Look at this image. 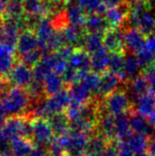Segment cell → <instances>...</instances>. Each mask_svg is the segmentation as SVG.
Returning <instances> with one entry per match:
<instances>
[{
	"instance_id": "obj_1",
	"label": "cell",
	"mask_w": 155,
	"mask_h": 156,
	"mask_svg": "<svg viewBox=\"0 0 155 156\" xmlns=\"http://www.w3.org/2000/svg\"><path fill=\"white\" fill-rule=\"evenodd\" d=\"M0 97L7 116L31 117L32 101L26 89L12 86L4 95Z\"/></svg>"
},
{
	"instance_id": "obj_2",
	"label": "cell",
	"mask_w": 155,
	"mask_h": 156,
	"mask_svg": "<svg viewBox=\"0 0 155 156\" xmlns=\"http://www.w3.org/2000/svg\"><path fill=\"white\" fill-rule=\"evenodd\" d=\"M101 102L103 112L115 117L129 114L135 109V104L129 95V90L123 85L102 99Z\"/></svg>"
},
{
	"instance_id": "obj_3",
	"label": "cell",
	"mask_w": 155,
	"mask_h": 156,
	"mask_svg": "<svg viewBox=\"0 0 155 156\" xmlns=\"http://www.w3.org/2000/svg\"><path fill=\"white\" fill-rule=\"evenodd\" d=\"M32 141L35 145L48 148L56 138L52 127L48 119L31 118Z\"/></svg>"
},
{
	"instance_id": "obj_4",
	"label": "cell",
	"mask_w": 155,
	"mask_h": 156,
	"mask_svg": "<svg viewBox=\"0 0 155 156\" xmlns=\"http://www.w3.org/2000/svg\"><path fill=\"white\" fill-rule=\"evenodd\" d=\"M6 79L12 86L26 89L35 79L33 68L17 59Z\"/></svg>"
},
{
	"instance_id": "obj_5",
	"label": "cell",
	"mask_w": 155,
	"mask_h": 156,
	"mask_svg": "<svg viewBox=\"0 0 155 156\" xmlns=\"http://www.w3.org/2000/svg\"><path fill=\"white\" fill-rule=\"evenodd\" d=\"M33 30L35 31L36 36L37 37L39 48L43 51L45 56H47L48 55V46L57 32V29L52 22L51 17L48 16V17H44V18L38 20L36 23Z\"/></svg>"
},
{
	"instance_id": "obj_6",
	"label": "cell",
	"mask_w": 155,
	"mask_h": 156,
	"mask_svg": "<svg viewBox=\"0 0 155 156\" xmlns=\"http://www.w3.org/2000/svg\"><path fill=\"white\" fill-rule=\"evenodd\" d=\"M68 61L69 67L79 72L82 77H84L85 74L91 69V56L81 46L73 48L71 54L68 58Z\"/></svg>"
},
{
	"instance_id": "obj_7",
	"label": "cell",
	"mask_w": 155,
	"mask_h": 156,
	"mask_svg": "<svg viewBox=\"0 0 155 156\" xmlns=\"http://www.w3.org/2000/svg\"><path fill=\"white\" fill-rule=\"evenodd\" d=\"M131 3L120 6L108 7L106 9L104 13V16L110 27H113V28L126 27V24H129Z\"/></svg>"
},
{
	"instance_id": "obj_8",
	"label": "cell",
	"mask_w": 155,
	"mask_h": 156,
	"mask_svg": "<svg viewBox=\"0 0 155 156\" xmlns=\"http://www.w3.org/2000/svg\"><path fill=\"white\" fill-rule=\"evenodd\" d=\"M124 28L110 27L103 34V45L110 53H127L124 43Z\"/></svg>"
},
{
	"instance_id": "obj_9",
	"label": "cell",
	"mask_w": 155,
	"mask_h": 156,
	"mask_svg": "<svg viewBox=\"0 0 155 156\" xmlns=\"http://www.w3.org/2000/svg\"><path fill=\"white\" fill-rule=\"evenodd\" d=\"M147 37L136 27H126L124 28V43L126 51L129 54L137 55L140 53L146 42Z\"/></svg>"
},
{
	"instance_id": "obj_10",
	"label": "cell",
	"mask_w": 155,
	"mask_h": 156,
	"mask_svg": "<svg viewBox=\"0 0 155 156\" xmlns=\"http://www.w3.org/2000/svg\"><path fill=\"white\" fill-rule=\"evenodd\" d=\"M122 85V82L118 77V75L108 69L100 74V84L94 97L102 100L106 96L119 89Z\"/></svg>"
},
{
	"instance_id": "obj_11",
	"label": "cell",
	"mask_w": 155,
	"mask_h": 156,
	"mask_svg": "<svg viewBox=\"0 0 155 156\" xmlns=\"http://www.w3.org/2000/svg\"><path fill=\"white\" fill-rule=\"evenodd\" d=\"M39 48V44L36 33L33 29L27 28L21 32L16 44V58L24 56Z\"/></svg>"
},
{
	"instance_id": "obj_12",
	"label": "cell",
	"mask_w": 155,
	"mask_h": 156,
	"mask_svg": "<svg viewBox=\"0 0 155 156\" xmlns=\"http://www.w3.org/2000/svg\"><path fill=\"white\" fill-rule=\"evenodd\" d=\"M16 47L0 42V79L6 78L16 64Z\"/></svg>"
},
{
	"instance_id": "obj_13",
	"label": "cell",
	"mask_w": 155,
	"mask_h": 156,
	"mask_svg": "<svg viewBox=\"0 0 155 156\" xmlns=\"http://www.w3.org/2000/svg\"><path fill=\"white\" fill-rule=\"evenodd\" d=\"M65 11L69 25L76 27L78 28H84L89 16L87 11H85L80 5H79L73 0H70L67 4Z\"/></svg>"
},
{
	"instance_id": "obj_14",
	"label": "cell",
	"mask_w": 155,
	"mask_h": 156,
	"mask_svg": "<svg viewBox=\"0 0 155 156\" xmlns=\"http://www.w3.org/2000/svg\"><path fill=\"white\" fill-rule=\"evenodd\" d=\"M129 119L133 133H140L148 137L155 133V128L151 126L148 121L142 117L135 109L129 113Z\"/></svg>"
},
{
	"instance_id": "obj_15",
	"label": "cell",
	"mask_w": 155,
	"mask_h": 156,
	"mask_svg": "<svg viewBox=\"0 0 155 156\" xmlns=\"http://www.w3.org/2000/svg\"><path fill=\"white\" fill-rule=\"evenodd\" d=\"M97 131L102 134L109 142L116 140V117L109 113L103 112L99 123Z\"/></svg>"
},
{
	"instance_id": "obj_16",
	"label": "cell",
	"mask_w": 155,
	"mask_h": 156,
	"mask_svg": "<svg viewBox=\"0 0 155 156\" xmlns=\"http://www.w3.org/2000/svg\"><path fill=\"white\" fill-rule=\"evenodd\" d=\"M110 28L104 14H89L84 31L89 33L104 34Z\"/></svg>"
},
{
	"instance_id": "obj_17",
	"label": "cell",
	"mask_w": 155,
	"mask_h": 156,
	"mask_svg": "<svg viewBox=\"0 0 155 156\" xmlns=\"http://www.w3.org/2000/svg\"><path fill=\"white\" fill-rule=\"evenodd\" d=\"M125 87L128 90H130L131 95L133 97L134 100H138L141 97L152 92V87L150 83L141 73Z\"/></svg>"
},
{
	"instance_id": "obj_18",
	"label": "cell",
	"mask_w": 155,
	"mask_h": 156,
	"mask_svg": "<svg viewBox=\"0 0 155 156\" xmlns=\"http://www.w3.org/2000/svg\"><path fill=\"white\" fill-rule=\"evenodd\" d=\"M109 143L110 142L97 131L90 136L86 153L87 154L101 156L107 149Z\"/></svg>"
},
{
	"instance_id": "obj_19",
	"label": "cell",
	"mask_w": 155,
	"mask_h": 156,
	"mask_svg": "<svg viewBox=\"0 0 155 156\" xmlns=\"http://www.w3.org/2000/svg\"><path fill=\"white\" fill-rule=\"evenodd\" d=\"M43 85L46 97L53 96L66 87L63 77L56 73H50L47 75L43 80Z\"/></svg>"
},
{
	"instance_id": "obj_20",
	"label": "cell",
	"mask_w": 155,
	"mask_h": 156,
	"mask_svg": "<svg viewBox=\"0 0 155 156\" xmlns=\"http://www.w3.org/2000/svg\"><path fill=\"white\" fill-rule=\"evenodd\" d=\"M67 88L69 89L72 102L79 104H86L93 99L92 93L80 81L74 83Z\"/></svg>"
},
{
	"instance_id": "obj_21",
	"label": "cell",
	"mask_w": 155,
	"mask_h": 156,
	"mask_svg": "<svg viewBox=\"0 0 155 156\" xmlns=\"http://www.w3.org/2000/svg\"><path fill=\"white\" fill-rule=\"evenodd\" d=\"M91 70L101 74L104 71L109 69V60H110V52L106 48H102L95 53L91 54Z\"/></svg>"
},
{
	"instance_id": "obj_22",
	"label": "cell",
	"mask_w": 155,
	"mask_h": 156,
	"mask_svg": "<svg viewBox=\"0 0 155 156\" xmlns=\"http://www.w3.org/2000/svg\"><path fill=\"white\" fill-rule=\"evenodd\" d=\"M48 120L49 121V123L52 127V130L56 137L62 136L69 132L70 122L65 112L54 114Z\"/></svg>"
},
{
	"instance_id": "obj_23",
	"label": "cell",
	"mask_w": 155,
	"mask_h": 156,
	"mask_svg": "<svg viewBox=\"0 0 155 156\" xmlns=\"http://www.w3.org/2000/svg\"><path fill=\"white\" fill-rule=\"evenodd\" d=\"M84 31V30H83ZM81 47H83L90 55L104 48L103 45V34L89 33L84 31Z\"/></svg>"
},
{
	"instance_id": "obj_24",
	"label": "cell",
	"mask_w": 155,
	"mask_h": 156,
	"mask_svg": "<svg viewBox=\"0 0 155 156\" xmlns=\"http://www.w3.org/2000/svg\"><path fill=\"white\" fill-rule=\"evenodd\" d=\"M133 132L131 127L129 114H122L116 117V140L128 141Z\"/></svg>"
},
{
	"instance_id": "obj_25",
	"label": "cell",
	"mask_w": 155,
	"mask_h": 156,
	"mask_svg": "<svg viewBox=\"0 0 155 156\" xmlns=\"http://www.w3.org/2000/svg\"><path fill=\"white\" fill-rule=\"evenodd\" d=\"M135 110L142 117L147 119L155 111V97L153 93L150 92L138 99Z\"/></svg>"
},
{
	"instance_id": "obj_26",
	"label": "cell",
	"mask_w": 155,
	"mask_h": 156,
	"mask_svg": "<svg viewBox=\"0 0 155 156\" xmlns=\"http://www.w3.org/2000/svg\"><path fill=\"white\" fill-rule=\"evenodd\" d=\"M14 156H28L35 147L33 141L19 137L10 141Z\"/></svg>"
},
{
	"instance_id": "obj_27",
	"label": "cell",
	"mask_w": 155,
	"mask_h": 156,
	"mask_svg": "<svg viewBox=\"0 0 155 156\" xmlns=\"http://www.w3.org/2000/svg\"><path fill=\"white\" fill-rule=\"evenodd\" d=\"M26 16L24 12L23 5L21 0H13L5 3V14L2 19H9V20H19Z\"/></svg>"
},
{
	"instance_id": "obj_28",
	"label": "cell",
	"mask_w": 155,
	"mask_h": 156,
	"mask_svg": "<svg viewBox=\"0 0 155 156\" xmlns=\"http://www.w3.org/2000/svg\"><path fill=\"white\" fill-rule=\"evenodd\" d=\"M125 59H126V53H110L109 70L118 75L120 80L123 74Z\"/></svg>"
},
{
	"instance_id": "obj_29",
	"label": "cell",
	"mask_w": 155,
	"mask_h": 156,
	"mask_svg": "<svg viewBox=\"0 0 155 156\" xmlns=\"http://www.w3.org/2000/svg\"><path fill=\"white\" fill-rule=\"evenodd\" d=\"M88 14H104L107 6L103 0H75Z\"/></svg>"
},
{
	"instance_id": "obj_30",
	"label": "cell",
	"mask_w": 155,
	"mask_h": 156,
	"mask_svg": "<svg viewBox=\"0 0 155 156\" xmlns=\"http://www.w3.org/2000/svg\"><path fill=\"white\" fill-rule=\"evenodd\" d=\"M128 143L134 154L137 155L144 153L147 150L148 136L140 133H133L132 137L128 140Z\"/></svg>"
},
{
	"instance_id": "obj_31",
	"label": "cell",
	"mask_w": 155,
	"mask_h": 156,
	"mask_svg": "<svg viewBox=\"0 0 155 156\" xmlns=\"http://www.w3.org/2000/svg\"><path fill=\"white\" fill-rule=\"evenodd\" d=\"M100 74L93 70H90L88 73L85 74V76L80 80V82L92 93L94 97L100 84Z\"/></svg>"
},
{
	"instance_id": "obj_32",
	"label": "cell",
	"mask_w": 155,
	"mask_h": 156,
	"mask_svg": "<svg viewBox=\"0 0 155 156\" xmlns=\"http://www.w3.org/2000/svg\"><path fill=\"white\" fill-rule=\"evenodd\" d=\"M44 57H45V54L43 53V51L40 48H38V49H36L32 52H29L24 56L19 57L18 59L20 61H22L23 63L26 64L27 66L34 68L42 60V58Z\"/></svg>"
},
{
	"instance_id": "obj_33",
	"label": "cell",
	"mask_w": 155,
	"mask_h": 156,
	"mask_svg": "<svg viewBox=\"0 0 155 156\" xmlns=\"http://www.w3.org/2000/svg\"><path fill=\"white\" fill-rule=\"evenodd\" d=\"M141 74L145 77L152 87V90L155 89V60L147 64L142 69Z\"/></svg>"
},
{
	"instance_id": "obj_34",
	"label": "cell",
	"mask_w": 155,
	"mask_h": 156,
	"mask_svg": "<svg viewBox=\"0 0 155 156\" xmlns=\"http://www.w3.org/2000/svg\"><path fill=\"white\" fill-rule=\"evenodd\" d=\"M143 52H144L146 55H148L149 57H151L152 58L154 59L155 57V34L147 37L146 42H145V46L143 48V49L142 50Z\"/></svg>"
},
{
	"instance_id": "obj_35",
	"label": "cell",
	"mask_w": 155,
	"mask_h": 156,
	"mask_svg": "<svg viewBox=\"0 0 155 156\" xmlns=\"http://www.w3.org/2000/svg\"><path fill=\"white\" fill-rule=\"evenodd\" d=\"M118 150L120 156H134V153L129 145L128 141H118Z\"/></svg>"
},
{
	"instance_id": "obj_36",
	"label": "cell",
	"mask_w": 155,
	"mask_h": 156,
	"mask_svg": "<svg viewBox=\"0 0 155 156\" xmlns=\"http://www.w3.org/2000/svg\"><path fill=\"white\" fill-rule=\"evenodd\" d=\"M101 156H120L118 150V141H111L109 143L107 149Z\"/></svg>"
},
{
	"instance_id": "obj_37",
	"label": "cell",
	"mask_w": 155,
	"mask_h": 156,
	"mask_svg": "<svg viewBox=\"0 0 155 156\" xmlns=\"http://www.w3.org/2000/svg\"><path fill=\"white\" fill-rule=\"evenodd\" d=\"M28 156H51V154L47 147L36 145Z\"/></svg>"
},
{
	"instance_id": "obj_38",
	"label": "cell",
	"mask_w": 155,
	"mask_h": 156,
	"mask_svg": "<svg viewBox=\"0 0 155 156\" xmlns=\"http://www.w3.org/2000/svg\"><path fill=\"white\" fill-rule=\"evenodd\" d=\"M105 5L108 7H114V6H120L122 5L130 4L132 0H103Z\"/></svg>"
},
{
	"instance_id": "obj_39",
	"label": "cell",
	"mask_w": 155,
	"mask_h": 156,
	"mask_svg": "<svg viewBox=\"0 0 155 156\" xmlns=\"http://www.w3.org/2000/svg\"><path fill=\"white\" fill-rule=\"evenodd\" d=\"M146 152L150 156H155V133L148 137L147 150Z\"/></svg>"
},
{
	"instance_id": "obj_40",
	"label": "cell",
	"mask_w": 155,
	"mask_h": 156,
	"mask_svg": "<svg viewBox=\"0 0 155 156\" xmlns=\"http://www.w3.org/2000/svg\"><path fill=\"white\" fill-rule=\"evenodd\" d=\"M6 119H7V113L5 112V106H4L2 99L0 97V123L4 122Z\"/></svg>"
},
{
	"instance_id": "obj_41",
	"label": "cell",
	"mask_w": 155,
	"mask_h": 156,
	"mask_svg": "<svg viewBox=\"0 0 155 156\" xmlns=\"http://www.w3.org/2000/svg\"><path fill=\"white\" fill-rule=\"evenodd\" d=\"M148 121V122L150 123L151 126H153V128H155V111L146 119Z\"/></svg>"
},
{
	"instance_id": "obj_42",
	"label": "cell",
	"mask_w": 155,
	"mask_h": 156,
	"mask_svg": "<svg viewBox=\"0 0 155 156\" xmlns=\"http://www.w3.org/2000/svg\"><path fill=\"white\" fill-rule=\"evenodd\" d=\"M5 9V3L0 0V21L2 20V18L4 16Z\"/></svg>"
},
{
	"instance_id": "obj_43",
	"label": "cell",
	"mask_w": 155,
	"mask_h": 156,
	"mask_svg": "<svg viewBox=\"0 0 155 156\" xmlns=\"http://www.w3.org/2000/svg\"><path fill=\"white\" fill-rule=\"evenodd\" d=\"M135 156H150L148 154V153L147 152H144V153H142V154H137V155Z\"/></svg>"
},
{
	"instance_id": "obj_44",
	"label": "cell",
	"mask_w": 155,
	"mask_h": 156,
	"mask_svg": "<svg viewBox=\"0 0 155 156\" xmlns=\"http://www.w3.org/2000/svg\"><path fill=\"white\" fill-rule=\"evenodd\" d=\"M53 156H68V155H67V154H66L65 152H62V153H60V154H56V155H53Z\"/></svg>"
},
{
	"instance_id": "obj_45",
	"label": "cell",
	"mask_w": 155,
	"mask_h": 156,
	"mask_svg": "<svg viewBox=\"0 0 155 156\" xmlns=\"http://www.w3.org/2000/svg\"><path fill=\"white\" fill-rule=\"evenodd\" d=\"M1 1H3V2H5V3H7V2H10V1H13V0H1Z\"/></svg>"
},
{
	"instance_id": "obj_46",
	"label": "cell",
	"mask_w": 155,
	"mask_h": 156,
	"mask_svg": "<svg viewBox=\"0 0 155 156\" xmlns=\"http://www.w3.org/2000/svg\"><path fill=\"white\" fill-rule=\"evenodd\" d=\"M152 92L153 93V95H154V97H155V89H154V90H152Z\"/></svg>"
},
{
	"instance_id": "obj_47",
	"label": "cell",
	"mask_w": 155,
	"mask_h": 156,
	"mask_svg": "<svg viewBox=\"0 0 155 156\" xmlns=\"http://www.w3.org/2000/svg\"><path fill=\"white\" fill-rule=\"evenodd\" d=\"M87 156H96V155H92V154H87Z\"/></svg>"
}]
</instances>
